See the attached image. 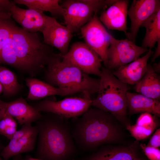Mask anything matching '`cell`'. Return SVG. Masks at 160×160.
I'll use <instances>...</instances> for the list:
<instances>
[{
    "mask_svg": "<svg viewBox=\"0 0 160 160\" xmlns=\"http://www.w3.org/2000/svg\"><path fill=\"white\" fill-rule=\"evenodd\" d=\"M72 134L76 147L86 151L97 150L107 144H123L128 135L111 114L90 108L79 117L72 119Z\"/></svg>",
    "mask_w": 160,
    "mask_h": 160,
    "instance_id": "obj_1",
    "label": "cell"
},
{
    "mask_svg": "<svg viewBox=\"0 0 160 160\" xmlns=\"http://www.w3.org/2000/svg\"><path fill=\"white\" fill-rule=\"evenodd\" d=\"M36 122L37 153L42 160H69L76 151L68 120L45 112Z\"/></svg>",
    "mask_w": 160,
    "mask_h": 160,
    "instance_id": "obj_2",
    "label": "cell"
},
{
    "mask_svg": "<svg viewBox=\"0 0 160 160\" xmlns=\"http://www.w3.org/2000/svg\"><path fill=\"white\" fill-rule=\"evenodd\" d=\"M100 85L92 105L114 116L126 129L131 124L127 113L126 94L130 88L118 79L111 71L102 68Z\"/></svg>",
    "mask_w": 160,
    "mask_h": 160,
    "instance_id": "obj_3",
    "label": "cell"
},
{
    "mask_svg": "<svg viewBox=\"0 0 160 160\" xmlns=\"http://www.w3.org/2000/svg\"><path fill=\"white\" fill-rule=\"evenodd\" d=\"M60 54L52 53L46 65L47 83L55 87L90 95L97 93L100 79L92 77L78 68L65 63Z\"/></svg>",
    "mask_w": 160,
    "mask_h": 160,
    "instance_id": "obj_4",
    "label": "cell"
},
{
    "mask_svg": "<svg viewBox=\"0 0 160 160\" xmlns=\"http://www.w3.org/2000/svg\"><path fill=\"white\" fill-rule=\"evenodd\" d=\"M12 37L20 70L33 75L46 66L53 52L47 45L41 42L37 33L27 32L16 25Z\"/></svg>",
    "mask_w": 160,
    "mask_h": 160,
    "instance_id": "obj_5",
    "label": "cell"
},
{
    "mask_svg": "<svg viewBox=\"0 0 160 160\" xmlns=\"http://www.w3.org/2000/svg\"><path fill=\"white\" fill-rule=\"evenodd\" d=\"M81 97L65 98L58 101L45 99L33 106L40 112L51 113L69 120L82 115L92 105L88 94Z\"/></svg>",
    "mask_w": 160,
    "mask_h": 160,
    "instance_id": "obj_6",
    "label": "cell"
},
{
    "mask_svg": "<svg viewBox=\"0 0 160 160\" xmlns=\"http://www.w3.org/2000/svg\"><path fill=\"white\" fill-rule=\"evenodd\" d=\"M110 43L105 66L111 71L136 60L149 50L137 45L127 39L118 40L111 34Z\"/></svg>",
    "mask_w": 160,
    "mask_h": 160,
    "instance_id": "obj_7",
    "label": "cell"
},
{
    "mask_svg": "<svg viewBox=\"0 0 160 160\" xmlns=\"http://www.w3.org/2000/svg\"><path fill=\"white\" fill-rule=\"evenodd\" d=\"M61 57L63 62L75 66L88 75H100L102 60L85 42L74 43L67 53Z\"/></svg>",
    "mask_w": 160,
    "mask_h": 160,
    "instance_id": "obj_8",
    "label": "cell"
},
{
    "mask_svg": "<svg viewBox=\"0 0 160 160\" xmlns=\"http://www.w3.org/2000/svg\"><path fill=\"white\" fill-rule=\"evenodd\" d=\"M85 43L99 56L104 65L110 45V35L95 12L92 18L80 29Z\"/></svg>",
    "mask_w": 160,
    "mask_h": 160,
    "instance_id": "obj_9",
    "label": "cell"
},
{
    "mask_svg": "<svg viewBox=\"0 0 160 160\" xmlns=\"http://www.w3.org/2000/svg\"><path fill=\"white\" fill-rule=\"evenodd\" d=\"M11 12L12 18L21 26V28L31 33L42 32L55 19L45 15L41 11L32 9H23L13 2Z\"/></svg>",
    "mask_w": 160,
    "mask_h": 160,
    "instance_id": "obj_10",
    "label": "cell"
},
{
    "mask_svg": "<svg viewBox=\"0 0 160 160\" xmlns=\"http://www.w3.org/2000/svg\"><path fill=\"white\" fill-rule=\"evenodd\" d=\"M160 9L159 0H133L127 15L131 21L127 39L135 43L139 28L149 17Z\"/></svg>",
    "mask_w": 160,
    "mask_h": 160,
    "instance_id": "obj_11",
    "label": "cell"
},
{
    "mask_svg": "<svg viewBox=\"0 0 160 160\" xmlns=\"http://www.w3.org/2000/svg\"><path fill=\"white\" fill-rule=\"evenodd\" d=\"M64 9L63 17L66 26L72 33L76 32L93 17L95 12L81 0H66L61 5Z\"/></svg>",
    "mask_w": 160,
    "mask_h": 160,
    "instance_id": "obj_12",
    "label": "cell"
},
{
    "mask_svg": "<svg viewBox=\"0 0 160 160\" xmlns=\"http://www.w3.org/2000/svg\"><path fill=\"white\" fill-rule=\"evenodd\" d=\"M139 141L129 145L109 144L103 145L84 160H134L140 156Z\"/></svg>",
    "mask_w": 160,
    "mask_h": 160,
    "instance_id": "obj_13",
    "label": "cell"
},
{
    "mask_svg": "<svg viewBox=\"0 0 160 160\" xmlns=\"http://www.w3.org/2000/svg\"><path fill=\"white\" fill-rule=\"evenodd\" d=\"M129 1L117 0L101 13L99 17L101 22L108 29L122 31L126 35Z\"/></svg>",
    "mask_w": 160,
    "mask_h": 160,
    "instance_id": "obj_14",
    "label": "cell"
},
{
    "mask_svg": "<svg viewBox=\"0 0 160 160\" xmlns=\"http://www.w3.org/2000/svg\"><path fill=\"white\" fill-rule=\"evenodd\" d=\"M149 49L144 56L112 72L113 74L123 83L129 85L136 84L146 73L148 60L153 54Z\"/></svg>",
    "mask_w": 160,
    "mask_h": 160,
    "instance_id": "obj_15",
    "label": "cell"
},
{
    "mask_svg": "<svg viewBox=\"0 0 160 160\" xmlns=\"http://www.w3.org/2000/svg\"><path fill=\"white\" fill-rule=\"evenodd\" d=\"M42 33L44 43L57 49L61 56L67 53L72 33L66 26L61 25L55 19Z\"/></svg>",
    "mask_w": 160,
    "mask_h": 160,
    "instance_id": "obj_16",
    "label": "cell"
},
{
    "mask_svg": "<svg viewBox=\"0 0 160 160\" xmlns=\"http://www.w3.org/2000/svg\"><path fill=\"white\" fill-rule=\"evenodd\" d=\"M0 105L21 125L36 122L42 117L41 112L20 97L10 102L0 100Z\"/></svg>",
    "mask_w": 160,
    "mask_h": 160,
    "instance_id": "obj_17",
    "label": "cell"
},
{
    "mask_svg": "<svg viewBox=\"0 0 160 160\" xmlns=\"http://www.w3.org/2000/svg\"><path fill=\"white\" fill-rule=\"evenodd\" d=\"M126 99L127 109L130 114L147 113L160 117V100L128 91Z\"/></svg>",
    "mask_w": 160,
    "mask_h": 160,
    "instance_id": "obj_18",
    "label": "cell"
},
{
    "mask_svg": "<svg viewBox=\"0 0 160 160\" xmlns=\"http://www.w3.org/2000/svg\"><path fill=\"white\" fill-rule=\"evenodd\" d=\"M25 81L29 89L27 97L31 100H39L54 95L64 96L77 93L74 90L55 87L35 78H27Z\"/></svg>",
    "mask_w": 160,
    "mask_h": 160,
    "instance_id": "obj_19",
    "label": "cell"
},
{
    "mask_svg": "<svg viewBox=\"0 0 160 160\" xmlns=\"http://www.w3.org/2000/svg\"><path fill=\"white\" fill-rule=\"evenodd\" d=\"M38 130L35 126L24 136L17 140L11 139L1 154L4 160L22 153L31 151L34 148L38 136Z\"/></svg>",
    "mask_w": 160,
    "mask_h": 160,
    "instance_id": "obj_20",
    "label": "cell"
},
{
    "mask_svg": "<svg viewBox=\"0 0 160 160\" xmlns=\"http://www.w3.org/2000/svg\"><path fill=\"white\" fill-rule=\"evenodd\" d=\"M135 90L138 93L160 100V77L151 64H148L146 71L141 80L136 84Z\"/></svg>",
    "mask_w": 160,
    "mask_h": 160,
    "instance_id": "obj_21",
    "label": "cell"
},
{
    "mask_svg": "<svg viewBox=\"0 0 160 160\" xmlns=\"http://www.w3.org/2000/svg\"><path fill=\"white\" fill-rule=\"evenodd\" d=\"M141 27L146 29L141 47L151 49L156 42L160 41V9L147 19Z\"/></svg>",
    "mask_w": 160,
    "mask_h": 160,
    "instance_id": "obj_22",
    "label": "cell"
},
{
    "mask_svg": "<svg viewBox=\"0 0 160 160\" xmlns=\"http://www.w3.org/2000/svg\"><path fill=\"white\" fill-rule=\"evenodd\" d=\"M59 0H14L15 4H22L29 9H35L43 12H49L52 15L56 17L63 16L64 9L59 4Z\"/></svg>",
    "mask_w": 160,
    "mask_h": 160,
    "instance_id": "obj_23",
    "label": "cell"
},
{
    "mask_svg": "<svg viewBox=\"0 0 160 160\" xmlns=\"http://www.w3.org/2000/svg\"><path fill=\"white\" fill-rule=\"evenodd\" d=\"M0 83L3 88V92L6 96L15 94L20 88L14 73L2 66H0Z\"/></svg>",
    "mask_w": 160,
    "mask_h": 160,
    "instance_id": "obj_24",
    "label": "cell"
},
{
    "mask_svg": "<svg viewBox=\"0 0 160 160\" xmlns=\"http://www.w3.org/2000/svg\"><path fill=\"white\" fill-rule=\"evenodd\" d=\"M0 63L20 69L19 60L15 49L12 35L5 41L0 52Z\"/></svg>",
    "mask_w": 160,
    "mask_h": 160,
    "instance_id": "obj_25",
    "label": "cell"
},
{
    "mask_svg": "<svg viewBox=\"0 0 160 160\" xmlns=\"http://www.w3.org/2000/svg\"><path fill=\"white\" fill-rule=\"evenodd\" d=\"M158 127H145L135 124L128 125L126 129L135 140L139 141L149 137Z\"/></svg>",
    "mask_w": 160,
    "mask_h": 160,
    "instance_id": "obj_26",
    "label": "cell"
},
{
    "mask_svg": "<svg viewBox=\"0 0 160 160\" xmlns=\"http://www.w3.org/2000/svg\"><path fill=\"white\" fill-rule=\"evenodd\" d=\"M16 25L11 18L5 19L0 17V52L5 41L12 35Z\"/></svg>",
    "mask_w": 160,
    "mask_h": 160,
    "instance_id": "obj_27",
    "label": "cell"
},
{
    "mask_svg": "<svg viewBox=\"0 0 160 160\" xmlns=\"http://www.w3.org/2000/svg\"><path fill=\"white\" fill-rule=\"evenodd\" d=\"M88 4L94 10L95 12L97 13L100 10L110 7L117 0H81Z\"/></svg>",
    "mask_w": 160,
    "mask_h": 160,
    "instance_id": "obj_28",
    "label": "cell"
},
{
    "mask_svg": "<svg viewBox=\"0 0 160 160\" xmlns=\"http://www.w3.org/2000/svg\"><path fill=\"white\" fill-rule=\"evenodd\" d=\"M140 146L147 158L149 160H160V150L158 148L140 143Z\"/></svg>",
    "mask_w": 160,
    "mask_h": 160,
    "instance_id": "obj_29",
    "label": "cell"
},
{
    "mask_svg": "<svg viewBox=\"0 0 160 160\" xmlns=\"http://www.w3.org/2000/svg\"><path fill=\"white\" fill-rule=\"evenodd\" d=\"M148 146L158 148L160 147V128L157 129L154 132L147 145Z\"/></svg>",
    "mask_w": 160,
    "mask_h": 160,
    "instance_id": "obj_30",
    "label": "cell"
},
{
    "mask_svg": "<svg viewBox=\"0 0 160 160\" xmlns=\"http://www.w3.org/2000/svg\"><path fill=\"white\" fill-rule=\"evenodd\" d=\"M10 2L8 0H0V17L6 14L8 12Z\"/></svg>",
    "mask_w": 160,
    "mask_h": 160,
    "instance_id": "obj_31",
    "label": "cell"
},
{
    "mask_svg": "<svg viewBox=\"0 0 160 160\" xmlns=\"http://www.w3.org/2000/svg\"><path fill=\"white\" fill-rule=\"evenodd\" d=\"M3 118L5 122L7 127H17V123L13 117L7 113L6 111Z\"/></svg>",
    "mask_w": 160,
    "mask_h": 160,
    "instance_id": "obj_32",
    "label": "cell"
},
{
    "mask_svg": "<svg viewBox=\"0 0 160 160\" xmlns=\"http://www.w3.org/2000/svg\"><path fill=\"white\" fill-rule=\"evenodd\" d=\"M17 127H7L2 135L10 140L17 131Z\"/></svg>",
    "mask_w": 160,
    "mask_h": 160,
    "instance_id": "obj_33",
    "label": "cell"
},
{
    "mask_svg": "<svg viewBox=\"0 0 160 160\" xmlns=\"http://www.w3.org/2000/svg\"><path fill=\"white\" fill-rule=\"evenodd\" d=\"M157 45L156 49L154 55H153L152 62H153L157 57L160 55V41L157 43Z\"/></svg>",
    "mask_w": 160,
    "mask_h": 160,
    "instance_id": "obj_34",
    "label": "cell"
},
{
    "mask_svg": "<svg viewBox=\"0 0 160 160\" xmlns=\"http://www.w3.org/2000/svg\"><path fill=\"white\" fill-rule=\"evenodd\" d=\"M152 68L154 71L156 73L159 74L160 73V62L158 63H155L154 64Z\"/></svg>",
    "mask_w": 160,
    "mask_h": 160,
    "instance_id": "obj_35",
    "label": "cell"
},
{
    "mask_svg": "<svg viewBox=\"0 0 160 160\" xmlns=\"http://www.w3.org/2000/svg\"><path fill=\"white\" fill-rule=\"evenodd\" d=\"M5 112V109L0 105V120L4 116Z\"/></svg>",
    "mask_w": 160,
    "mask_h": 160,
    "instance_id": "obj_36",
    "label": "cell"
},
{
    "mask_svg": "<svg viewBox=\"0 0 160 160\" xmlns=\"http://www.w3.org/2000/svg\"><path fill=\"white\" fill-rule=\"evenodd\" d=\"M134 160H149L147 158L140 156L135 158Z\"/></svg>",
    "mask_w": 160,
    "mask_h": 160,
    "instance_id": "obj_37",
    "label": "cell"
},
{
    "mask_svg": "<svg viewBox=\"0 0 160 160\" xmlns=\"http://www.w3.org/2000/svg\"><path fill=\"white\" fill-rule=\"evenodd\" d=\"M15 157L13 160H21V156L20 154L15 156Z\"/></svg>",
    "mask_w": 160,
    "mask_h": 160,
    "instance_id": "obj_38",
    "label": "cell"
},
{
    "mask_svg": "<svg viewBox=\"0 0 160 160\" xmlns=\"http://www.w3.org/2000/svg\"><path fill=\"white\" fill-rule=\"evenodd\" d=\"M26 160H42L40 159H35L31 157H29L27 159H26Z\"/></svg>",
    "mask_w": 160,
    "mask_h": 160,
    "instance_id": "obj_39",
    "label": "cell"
},
{
    "mask_svg": "<svg viewBox=\"0 0 160 160\" xmlns=\"http://www.w3.org/2000/svg\"><path fill=\"white\" fill-rule=\"evenodd\" d=\"M3 88L1 84L0 83V95H1V93L3 92Z\"/></svg>",
    "mask_w": 160,
    "mask_h": 160,
    "instance_id": "obj_40",
    "label": "cell"
},
{
    "mask_svg": "<svg viewBox=\"0 0 160 160\" xmlns=\"http://www.w3.org/2000/svg\"><path fill=\"white\" fill-rule=\"evenodd\" d=\"M0 160H2V159H1V157L0 156Z\"/></svg>",
    "mask_w": 160,
    "mask_h": 160,
    "instance_id": "obj_41",
    "label": "cell"
},
{
    "mask_svg": "<svg viewBox=\"0 0 160 160\" xmlns=\"http://www.w3.org/2000/svg\"><path fill=\"white\" fill-rule=\"evenodd\" d=\"M71 160H74L72 159Z\"/></svg>",
    "mask_w": 160,
    "mask_h": 160,
    "instance_id": "obj_42",
    "label": "cell"
}]
</instances>
